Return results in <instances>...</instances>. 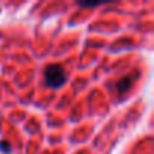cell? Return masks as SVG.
I'll return each instance as SVG.
<instances>
[{
  "label": "cell",
  "instance_id": "1",
  "mask_svg": "<svg viewBox=\"0 0 154 154\" xmlns=\"http://www.w3.org/2000/svg\"><path fill=\"white\" fill-rule=\"evenodd\" d=\"M68 80V75L65 68L60 63H50L44 68V83L48 88L57 89L65 85Z\"/></svg>",
  "mask_w": 154,
  "mask_h": 154
},
{
  "label": "cell",
  "instance_id": "2",
  "mask_svg": "<svg viewBox=\"0 0 154 154\" xmlns=\"http://www.w3.org/2000/svg\"><path fill=\"white\" fill-rule=\"evenodd\" d=\"M139 77V72H131V74H127V75H124V77H121V79L115 83V91H116V94L119 95V97H124L128 91H130V88L133 86V83H134V80Z\"/></svg>",
  "mask_w": 154,
  "mask_h": 154
},
{
  "label": "cell",
  "instance_id": "4",
  "mask_svg": "<svg viewBox=\"0 0 154 154\" xmlns=\"http://www.w3.org/2000/svg\"><path fill=\"white\" fill-rule=\"evenodd\" d=\"M100 3H95V2H89V3H86V2H77V6H80V8H95Z\"/></svg>",
  "mask_w": 154,
  "mask_h": 154
},
{
  "label": "cell",
  "instance_id": "3",
  "mask_svg": "<svg viewBox=\"0 0 154 154\" xmlns=\"http://www.w3.org/2000/svg\"><path fill=\"white\" fill-rule=\"evenodd\" d=\"M0 151L5 152V154H9V152L12 151L11 143H9V142H6V140H0Z\"/></svg>",
  "mask_w": 154,
  "mask_h": 154
}]
</instances>
